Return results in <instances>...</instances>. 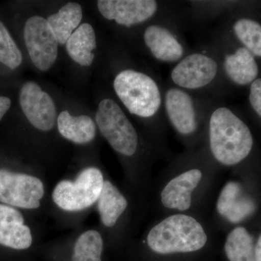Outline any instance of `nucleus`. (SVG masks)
<instances>
[{"instance_id": "8", "label": "nucleus", "mask_w": 261, "mask_h": 261, "mask_svg": "<svg viewBox=\"0 0 261 261\" xmlns=\"http://www.w3.org/2000/svg\"><path fill=\"white\" fill-rule=\"evenodd\" d=\"M97 8L105 18L126 29L145 27L155 19L184 10L174 2L155 0H99Z\"/></svg>"}, {"instance_id": "21", "label": "nucleus", "mask_w": 261, "mask_h": 261, "mask_svg": "<svg viewBox=\"0 0 261 261\" xmlns=\"http://www.w3.org/2000/svg\"><path fill=\"white\" fill-rule=\"evenodd\" d=\"M245 1H188L186 18L204 23L222 17L243 6Z\"/></svg>"}, {"instance_id": "12", "label": "nucleus", "mask_w": 261, "mask_h": 261, "mask_svg": "<svg viewBox=\"0 0 261 261\" xmlns=\"http://www.w3.org/2000/svg\"><path fill=\"white\" fill-rule=\"evenodd\" d=\"M261 2L245 1L222 18L219 29L248 49L261 63Z\"/></svg>"}, {"instance_id": "5", "label": "nucleus", "mask_w": 261, "mask_h": 261, "mask_svg": "<svg viewBox=\"0 0 261 261\" xmlns=\"http://www.w3.org/2000/svg\"><path fill=\"white\" fill-rule=\"evenodd\" d=\"M207 242L205 228L189 215H171L154 225L147 236L152 251L161 255L198 251Z\"/></svg>"}, {"instance_id": "17", "label": "nucleus", "mask_w": 261, "mask_h": 261, "mask_svg": "<svg viewBox=\"0 0 261 261\" xmlns=\"http://www.w3.org/2000/svg\"><path fill=\"white\" fill-rule=\"evenodd\" d=\"M58 128L62 137L79 145L89 143L95 138V123L86 115L73 116L63 111L58 117Z\"/></svg>"}, {"instance_id": "19", "label": "nucleus", "mask_w": 261, "mask_h": 261, "mask_svg": "<svg viewBox=\"0 0 261 261\" xmlns=\"http://www.w3.org/2000/svg\"><path fill=\"white\" fill-rule=\"evenodd\" d=\"M97 202L101 221L108 228L116 224L128 207L126 197L109 180H105Z\"/></svg>"}, {"instance_id": "6", "label": "nucleus", "mask_w": 261, "mask_h": 261, "mask_svg": "<svg viewBox=\"0 0 261 261\" xmlns=\"http://www.w3.org/2000/svg\"><path fill=\"white\" fill-rule=\"evenodd\" d=\"M186 18L183 10L177 14L155 19L144 27L142 44L154 61L175 65L192 50L182 32Z\"/></svg>"}, {"instance_id": "18", "label": "nucleus", "mask_w": 261, "mask_h": 261, "mask_svg": "<svg viewBox=\"0 0 261 261\" xmlns=\"http://www.w3.org/2000/svg\"><path fill=\"white\" fill-rule=\"evenodd\" d=\"M66 50L73 61L82 66H89L93 63L92 51L97 47L95 32L89 23L82 24L65 43Z\"/></svg>"}, {"instance_id": "25", "label": "nucleus", "mask_w": 261, "mask_h": 261, "mask_svg": "<svg viewBox=\"0 0 261 261\" xmlns=\"http://www.w3.org/2000/svg\"><path fill=\"white\" fill-rule=\"evenodd\" d=\"M241 186L238 182L229 181L224 185L216 203V210L221 217H224L233 202L241 196Z\"/></svg>"}, {"instance_id": "28", "label": "nucleus", "mask_w": 261, "mask_h": 261, "mask_svg": "<svg viewBox=\"0 0 261 261\" xmlns=\"http://www.w3.org/2000/svg\"><path fill=\"white\" fill-rule=\"evenodd\" d=\"M11 106V100L10 98L0 97V121L4 117Z\"/></svg>"}, {"instance_id": "13", "label": "nucleus", "mask_w": 261, "mask_h": 261, "mask_svg": "<svg viewBox=\"0 0 261 261\" xmlns=\"http://www.w3.org/2000/svg\"><path fill=\"white\" fill-rule=\"evenodd\" d=\"M42 180L27 173L0 169V202L11 207L39 208L44 195Z\"/></svg>"}, {"instance_id": "10", "label": "nucleus", "mask_w": 261, "mask_h": 261, "mask_svg": "<svg viewBox=\"0 0 261 261\" xmlns=\"http://www.w3.org/2000/svg\"><path fill=\"white\" fill-rule=\"evenodd\" d=\"M104 181L99 168H85L75 181L62 180L57 184L51 195L53 202L65 211H83L97 202Z\"/></svg>"}, {"instance_id": "7", "label": "nucleus", "mask_w": 261, "mask_h": 261, "mask_svg": "<svg viewBox=\"0 0 261 261\" xmlns=\"http://www.w3.org/2000/svg\"><path fill=\"white\" fill-rule=\"evenodd\" d=\"M219 57L229 89L248 87L261 76V63L248 49L218 28L210 42Z\"/></svg>"}, {"instance_id": "20", "label": "nucleus", "mask_w": 261, "mask_h": 261, "mask_svg": "<svg viewBox=\"0 0 261 261\" xmlns=\"http://www.w3.org/2000/svg\"><path fill=\"white\" fill-rule=\"evenodd\" d=\"M82 20V8L76 3H68L56 14L47 19L58 43L65 44L73 32L80 27Z\"/></svg>"}, {"instance_id": "1", "label": "nucleus", "mask_w": 261, "mask_h": 261, "mask_svg": "<svg viewBox=\"0 0 261 261\" xmlns=\"http://www.w3.org/2000/svg\"><path fill=\"white\" fill-rule=\"evenodd\" d=\"M205 141L207 155L226 166H238L248 159L255 142L250 127L240 113L216 101L207 118Z\"/></svg>"}, {"instance_id": "14", "label": "nucleus", "mask_w": 261, "mask_h": 261, "mask_svg": "<svg viewBox=\"0 0 261 261\" xmlns=\"http://www.w3.org/2000/svg\"><path fill=\"white\" fill-rule=\"evenodd\" d=\"M24 39L32 63L42 71L50 69L58 54V43L47 20L34 15L25 22Z\"/></svg>"}, {"instance_id": "26", "label": "nucleus", "mask_w": 261, "mask_h": 261, "mask_svg": "<svg viewBox=\"0 0 261 261\" xmlns=\"http://www.w3.org/2000/svg\"><path fill=\"white\" fill-rule=\"evenodd\" d=\"M255 210V205L253 201L242 195L233 202L229 210L224 218L229 222H241L244 219L250 216Z\"/></svg>"}, {"instance_id": "4", "label": "nucleus", "mask_w": 261, "mask_h": 261, "mask_svg": "<svg viewBox=\"0 0 261 261\" xmlns=\"http://www.w3.org/2000/svg\"><path fill=\"white\" fill-rule=\"evenodd\" d=\"M220 100L203 97L166 83L163 90V112L166 123L187 146L205 140L207 118L213 105Z\"/></svg>"}, {"instance_id": "27", "label": "nucleus", "mask_w": 261, "mask_h": 261, "mask_svg": "<svg viewBox=\"0 0 261 261\" xmlns=\"http://www.w3.org/2000/svg\"><path fill=\"white\" fill-rule=\"evenodd\" d=\"M247 89L249 111L256 121L261 123V76L254 81Z\"/></svg>"}, {"instance_id": "11", "label": "nucleus", "mask_w": 261, "mask_h": 261, "mask_svg": "<svg viewBox=\"0 0 261 261\" xmlns=\"http://www.w3.org/2000/svg\"><path fill=\"white\" fill-rule=\"evenodd\" d=\"M186 158L187 168L171 178L161 192L162 205L170 210L185 212L191 207L192 193L202 181V166L209 156L204 148Z\"/></svg>"}, {"instance_id": "29", "label": "nucleus", "mask_w": 261, "mask_h": 261, "mask_svg": "<svg viewBox=\"0 0 261 261\" xmlns=\"http://www.w3.org/2000/svg\"><path fill=\"white\" fill-rule=\"evenodd\" d=\"M255 261H261V233L255 245Z\"/></svg>"}, {"instance_id": "9", "label": "nucleus", "mask_w": 261, "mask_h": 261, "mask_svg": "<svg viewBox=\"0 0 261 261\" xmlns=\"http://www.w3.org/2000/svg\"><path fill=\"white\" fill-rule=\"evenodd\" d=\"M95 118L101 135L116 152L126 158L138 153L140 148L138 132L116 100L111 98L102 99Z\"/></svg>"}, {"instance_id": "24", "label": "nucleus", "mask_w": 261, "mask_h": 261, "mask_svg": "<svg viewBox=\"0 0 261 261\" xmlns=\"http://www.w3.org/2000/svg\"><path fill=\"white\" fill-rule=\"evenodd\" d=\"M23 61L21 53L4 24L0 21V63L14 70Z\"/></svg>"}, {"instance_id": "15", "label": "nucleus", "mask_w": 261, "mask_h": 261, "mask_svg": "<svg viewBox=\"0 0 261 261\" xmlns=\"http://www.w3.org/2000/svg\"><path fill=\"white\" fill-rule=\"evenodd\" d=\"M20 105L34 128L49 132L56 124L57 111L54 101L37 83L27 82L20 92Z\"/></svg>"}, {"instance_id": "22", "label": "nucleus", "mask_w": 261, "mask_h": 261, "mask_svg": "<svg viewBox=\"0 0 261 261\" xmlns=\"http://www.w3.org/2000/svg\"><path fill=\"white\" fill-rule=\"evenodd\" d=\"M255 245L253 238L243 226L230 231L224 250L228 261H255Z\"/></svg>"}, {"instance_id": "16", "label": "nucleus", "mask_w": 261, "mask_h": 261, "mask_svg": "<svg viewBox=\"0 0 261 261\" xmlns=\"http://www.w3.org/2000/svg\"><path fill=\"white\" fill-rule=\"evenodd\" d=\"M30 228L24 223L23 215L15 207L0 203V245L23 250L32 246Z\"/></svg>"}, {"instance_id": "2", "label": "nucleus", "mask_w": 261, "mask_h": 261, "mask_svg": "<svg viewBox=\"0 0 261 261\" xmlns=\"http://www.w3.org/2000/svg\"><path fill=\"white\" fill-rule=\"evenodd\" d=\"M113 85L117 97L130 114L163 132L166 123L163 112L164 84L159 79L143 70L125 68L117 73Z\"/></svg>"}, {"instance_id": "3", "label": "nucleus", "mask_w": 261, "mask_h": 261, "mask_svg": "<svg viewBox=\"0 0 261 261\" xmlns=\"http://www.w3.org/2000/svg\"><path fill=\"white\" fill-rule=\"evenodd\" d=\"M167 82L192 93L219 99L230 90L219 57L210 42L192 49L173 65Z\"/></svg>"}, {"instance_id": "23", "label": "nucleus", "mask_w": 261, "mask_h": 261, "mask_svg": "<svg viewBox=\"0 0 261 261\" xmlns=\"http://www.w3.org/2000/svg\"><path fill=\"white\" fill-rule=\"evenodd\" d=\"M104 243L96 230L84 231L75 240L71 261H102Z\"/></svg>"}]
</instances>
